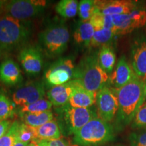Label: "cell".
<instances>
[{
  "label": "cell",
  "instance_id": "obj_1",
  "mask_svg": "<svg viewBox=\"0 0 146 146\" xmlns=\"http://www.w3.org/2000/svg\"><path fill=\"white\" fill-rule=\"evenodd\" d=\"M145 86V84L136 77L121 88H112L118 101V110L114 123L116 131H122L132 123L137 112L144 103Z\"/></svg>",
  "mask_w": 146,
  "mask_h": 146
},
{
  "label": "cell",
  "instance_id": "obj_2",
  "mask_svg": "<svg viewBox=\"0 0 146 146\" xmlns=\"http://www.w3.org/2000/svg\"><path fill=\"white\" fill-rule=\"evenodd\" d=\"M32 33L30 21H20L10 16H0V50L10 53L24 46Z\"/></svg>",
  "mask_w": 146,
  "mask_h": 146
},
{
  "label": "cell",
  "instance_id": "obj_3",
  "mask_svg": "<svg viewBox=\"0 0 146 146\" xmlns=\"http://www.w3.org/2000/svg\"><path fill=\"white\" fill-rule=\"evenodd\" d=\"M73 80L88 90L98 92L108 83L109 74L101 68L98 54L92 53L84 56L75 66Z\"/></svg>",
  "mask_w": 146,
  "mask_h": 146
},
{
  "label": "cell",
  "instance_id": "obj_4",
  "mask_svg": "<svg viewBox=\"0 0 146 146\" xmlns=\"http://www.w3.org/2000/svg\"><path fill=\"white\" fill-rule=\"evenodd\" d=\"M114 137V127L96 117L74 135L73 142L77 146H102L113 141Z\"/></svg>",
  "mask_w": 146,
  "mask_h": 146
},
{
  "label": "cell",
  "instance_id": "obj_5",
  "mask_svg": "<svg viewBox=\"0 0 146 146\" xmlns=\"http://www.w3.org/2000/svg\"><path fill=\"white\" fill-rule=\"evenodd\" d=\"M57 114V122L64 135H74L90 120L98 117L96 108H75L69 104L60 108H55Z\"/></svg>",
  "mask_w": 146,
  "mask_h": 146
},
{
  "label": "cell",
  "instance_id": "obj_6",
  "mask_svg": "<svg viewBox=\"0 0 146 146\" xmlns=\"http://www.w3.org/2000/svg\"><path fill=\"white\" fill-rule=\"evenodd\" d=\"M69 40L68 29L62 21L50 24L39 35L40 47L49 58L62 54L67 49Z\"/></svg>",
  "mask_w": 146,
  "mask_h": 146
},
{
  "label": "cell",
  "instance_id": "obj_7",
  "mask_svg": "<svg viewBox=\"0 0 146 146\" xmlns=\"http://www.w3.org/2000/svg\"><path fill=\"white\" fill-rule=\"evenodd\" d=\"M47 3V1L44 0L6 1L3 7V12L5 15L20 21H29L43 13Z\"/></svg>",
  "mask_w": 146,
  "mask_h": 146
},
{
  "label": "cell",
  "instance_id": "obj_8",
  "mask_svg": "<svg viewBox=\"0 0 146 146\" xmlns=\"http://www.w3.org/2000/svg\"><path fill=\"white\" fill-rule=\"evenodd\" d=\"M75 66L69 58H60L52 64L44 74V83L47 87L63 85L72 81Z\"/></svg>",
  "mask_w": 146,
  "mask_h": 146
},
{
  "label": "cell",
  "instance_id": "obj_9",
  "mask_svg": "<svg viewBox=\"0 0 146 146\" xmlns=\"http://www.w3.org/2000/svg\"><path fill=\"white\" fill-rule=\"evenodd\" d=\"M96 112L98 117L110 123L116 118L118 110L117 96L114 90L106 85L97 92Z\"/></svg>",
  "mask_w": 146,
  "mask_h": 146
},
{
  "label": "cell",
  "instance_id": "obj_10",
  "mask_svg": "<svg viewBox=\"0 0 146 146\" xmlns=\"http://www.w3.org/2000/svg\"><path fill=\"white\" fill-rule=\"evenodd\" d=\"M18 60L27 75H39L43 67V51L37 45H27L20 50Z\"/></svg>",
  "mask_w": 146,
  "mask_h": 146
},
{
  "label": "cell",
  "instance_id": "obj_11",
  "mask_svg": "<svg viewBox=\"0 0 146 146\" xmlns=\"http://www.w3.org/2000/svg\"><path fill=\"white\" fill-rule=\"evenodd\" d=\"M45 85L41 81H30L21 85L12 94V100L18 107H22L43 99Z\"/></svg>",
  "mask_w": 146,
  "mask_h": 146
},
{
  "label": "cell",
  "instance_id": "obj_12",
  "mask_svg": "<svg viewBox=\"0 0 146 146\" xmlns=\"http://www.w3.org/2000/svg\"><path fill=\"white\" fill-rule=\"evenodd\" d=\"M116 35L130 33L146 25V11L137 10L129 14L112 16Z\"/></svg>",
  "mask_w": 146,
  "mask_h": 146
},
{
  "label": "cell",
  "instance_id": "obj_13",
  "mask_svg": "<svg viewBox=\"0 0 146 146\" xmlns=\"http://www.w3.org/2000/svg\"><path fill=\"white\" fill-rule=\"evenodd\" d=\"M131 66L137 78L146 84V36L134 40L131 45Z\"/></svg>",
  "mask_w": 146,
  "mask_h": 146
},
{
  "label": "cell",
  "instance_id": "obj_14",
  "mask_svg": "<svg viewBox=\"0 0 146 146\" xmlns=\"http://www.w3.org/2000/svg\"><path fill=\"white\" fill-rule=\"evenodd\" d=\"M137 77L134 70L125 56L118 60L114 70L109 75L108 83L112 89H120Z\"/></svg>",
  "mask_w": 146,
  "mask_h": 146
},
{
  "label": "cell",
  "instance_id": "obj_15",
  "mask_svg": "<svg viewBox=\"0 0 146 146\" xmlns=\"http://www.w3.org/2000/svg\"><path fill=\"white\" fill-rule=\"evenodd\" d=\"M96 8L104 15H120L129 14L137 9L135 1L127 0L96 1Z\"/></svg>",
  "mask_w": 146,
  "mask_h": 146
},
{
  "label": "cell",
  "instance_id": "obj_16",
  "mask_svg": "<svg viewBox=\"0 0 146 146\" xmlns=\"http://www.w3.org/2000/svg\"><path fill=\"white\" fill-rule=\"evenodd\" d=\"M72 86L68 104L75 108H90L94 106L96 101L97 92H93L85 88L75 80L70 81Z\"/></svg>",
  "mask_w": 146,
  "mask_h": 146
},
{
  "label": "cell",
  "instance_id": "obj_17",
  "mask_svg": "<svg viewBox=\"0 0 146 146\" xmlns=\"http://www.w3.org/2000/svg\"><path fill=\"white\" fill-rule=\"evenodd\" d=\"M23 80L19 66L12 59L8 58L0 64V81L7 86H14Z\"/></svg>",
  "mask_w": 146,
  "mask_h": 146
},
{
  "label": "cell",
  "instance_id": "obj_18",
  "mask_svg": "<svg viewBox=\"0 0 146 146\" xmlns=\"http://www.w3.org/2000/svg\"><path fill=\"white\" fill-rule=\"evenodd\" d=\"M71 94L72 86L70 81L68 83L53 87L47 92V100L55 108H60L68 104Z\"/></svg>",
  "mask_w": 146,
  "mask_h": 146
},
{
  "label": "cell",
  "instance_id": "obj_19",
  "mask_svg": "<svg viewBox=\"0 0 146 146\" xmlns=\"http://www.w3.org/2000/svg\"><path fill=\"white\" fill-rule=\"evenodd\" d=\"M95 31L94 27L89 21H81L78 24L73 34V39L78 45L89 47Z\"/></svg>",
  "mask_w": 146,
  "mask_h": 146
},
{
  "label": "cell",
  "instance_id": "obj_20",
  "mask_svg": "<svg viewBox=\"0 0 146 146\" xmlns=\"http://www.w3.org/2000/svg\"><path fill=\"white\" fill-rule=\"evenodd\" d=\"M36 141L41 140L58 139L62 137V132L56 119L50 120L41 127L36 128Z\"/></svg>",
  "mask_w": 146,
  "mask_h": 146
},
{
  "label": "cell",
  "instance_id": "obj_21",
  "mask_svg": "<svg viewBox=\"0 0 146 146\" xmlns=\"http://www.w3.org/2000/svg\"><path fill=\"white\" fill-rule=\"evenodd\" d=\"M98 62L101 68L107 73L110 74L114 69L116 56L115 52L110 45L100 47L98 53Z\"/></svg>",
  "mask_w": 146,
  "mask_h": 146
},
{
  "label": "cell",
  "instance_id": "obj_22",
  "mask_svg": "<svg viewBox=\"0 0 146 146\" xmlns=\"http://www.w3.org/2000/svg\"><path fill=\"white\" fill-rule=\"evenodd\" d=\"M23 123L34 128H38L50 120L54 119L53 112L51 111L40 113H27L19 115Z\"/></svg>",
  "mask_w": 146,
  "mask_h": 146
},
{
  "label": "cell",
  "instance_id": "obj_23",
  "mask_svg": "<svg viewBox=\"0 0 146 146\" xmlns=\"http://www.w3.org/2000/svg\"><path fill=\"white\" fill-rule=\"evenodd\" d=\"M116 35L112 31L106 29H96L94 31V36L91 39L90 47H103L105 45H110L113 41L114 36Z\"/></svg>",
  "mask_w": 146,
  "mask_h": 146
},
{
  "label": "cell",
  "instance_id": "obj_24",
  "mask_svg": "<svg viewBox=\"0 0 146 146\" xmlns=\"http://www.w3.org/2000/svg\"><path fill=\"white\" fill-rule=\"evenodd\" d=\"M52 104L46 99H41L38 100L31 104L24 106L22 107H18L16 108V112L18 115L27 114V113H40L51 111L52 107Z\"/></svg>",
  "mask_w": 146,
  "mask_h": 146
},
{
  "label": "cell",
  "instance_id": "obj_25",
  "mask_svg": "<svg viewBox=\"0 0 146 146\" xmlns=\"http://www.w3.org/2000/svg\"><path fill=\"white\" fill-rule=\"evenodd\" d=\"M78 3L76 0H62L56 6V12L64 18L74 17L78 13Z\"/></svg>",
  "mask_w": 146,
  "mask_h": 146
},
{
  "label": "cell",
  "instance_id": "obj_26",
  "mask_svg": "<svg viewBox=\"0 0 146 146\" xmlns=\"http://www.w3.org/2000/svg\"><path fill=\"white\" fill-rule=\"evenodd\" d=\"M15 104L4 91L0 90V121L12 118L16 113Z\"/></svg>",
  "mask_w": 146,
  "mask_h": 146
},
{
  "label": "cell",
  "instance_id": "obj_27",
  "mask_svg": "<svg viewBox=\"0 0 146 146\" xmlns=\"http://www.w3.org/2000/svg\"><path fill=\"white\" fill-rule=\"evenodd\" d=\"M96 10V1L82 0L78 3V13L81 21H89Z\"/></svg>",
  "mask_w": 146,
  "mask_h": 146
},
{
  "label": "cell",
  "instance_id": "obj_28",
  "mask_svg": "<svg viewBox=\"0 0 146 146\" xmlns=\"http://www.w3.org/2000/svg\"><path fill=\"white\" fill-rule=\"evenodd\" d=\"M16 139L23 143L29 144L32 142H36V128L31 127L25 123H21Z\"/></svg>",
  "mask_w": 146,
  "mask_h": 146
},
{
  "label": "cell",
  "instance_id": "obj_29",
  "mask_svg": "<svg viewBox=\"0 0 146 146\" xmlns=\"http://www.w3.org/2000/svg\"><path fill=\"white\" fill-rule=\"evenodd\" d=\"M21 123L15 120L12 123L9 130L2 137L0 138V146H13L15 143Z\"/></svg>",
  "mask_w": 146,
  "mask_h": 146
},
{
  "label": "cell",
  "instance_id": "obj_30",
  "mask_svg": "<svg viewBox=\"0 0 146 146\" xmlns=\"http://www.w3.org/2000/svg\"><path fill=\"white\" fill-rule=\"evenodd\" d=\"M131 127L134 130L146 128V102H144L137 112Z\"/></svg>",
  "mask_w": 146,
  "mask_h": 146
},
{
  "label": "cell",
  "instance_id": "obj_31",
  "mask_svg": "<svg viewBox=\"0 0 146 146\" xmlns=\"http://www.w3.org/2000/svg\"><path fill=\"white\" fill-rule=\"evenodd\" d=\"M130 146H146V128L133 131L129 137Z\"/></svg>",
  "mask_w": 146,
  "mask_h": 146
},
{
  "label": "cell",
  "instance_id": "obj_32",
  "mask_svg": "<svg viewBox=\"0 0 146 146\" xmlns=\"http://www.w3.org/2000/svg\"><path fill=\"white\" fill-rule=\"evenodd\" d=\"M38 146H71L66 140L64 139L53 140H41L36 141Z\"/></svg>",
  "mask_w": 146,
  "mask_h": 146
},
{
  "label": "cell",
  "instance_id": "obj_33",
  "mask_svg": "<svg viewBox=\"0 0 146 146\" xmlns=\"http://www.w3.org/2000/svg\"><path fill=\"white\" fill-rule=\"evenodd\" d=\"M12 123L10 120L0 121V138L2 137L4 135L8 132Z\"/></svg>",
  "mask_w": 146,
  "mask_h": 146
},
{
  "label": "cell",
  "instance_id": "obj_34",
  "mask_svg": "<svg viewBox=\"0 0 146 146\" xmlns=\"http://www.w3.org/2000/svg\"><path fill=\"white\" fill-rule=\"evenodd\" d=\"M29 143H23V142H21L18 140L16 139L15 143L13 145V146H28Z\"/></svg>",
  "mask_w": 146,
  "mask_h": 146
},
{
  "label": "cell",
  "instance_id": "obj_35",
  "mask_svg": "<svg viewBox=\"0 0 146 146\" xmlns=\"http://www.w3.org/2000/svg\"><path fill=\"white\" fill-rule=\"evenodd\" d=\"M6 1H3V0H0V15L3 12V7Z\"/></svg>",
  "mask_w": 146,
  "mask_h": 146
},
{
  "label": "cell",
  "instance_id": "obj_36",
  "mask_svg": "<svg viewBox=\"0 0 146 146\" xmlns=\"http://www.w3.org/2000/svg\"><path fill=\"white\" fill-rule=\"evenodd\" d=\"M28 146H38V145L36 142H32V143H29Z\"/></svg>",
  "mask_w": 146,
  "mask_h": 146
},
{
  "label": "cell",
  "instance_id": "obj_37",
  "mask_svg": "<svg viewBox=\"0 0 146 146\" xmlns=\"http://www.w3.org/2000/svg\"><path fill=\"white\" fill-rule=\"evenodd\" d=\"M144 102H146V84L145 86V92H144Z\"/></svg>",
  "mask_w": 146,
  "mask_h": 146
},
{
  "label": "cell",
  "instance_id": "obj_38",
  "mask_svg": "<svg viewBox=\"0 0 146 146\" xmlns=\"http://www.w3.org/2000/svg\"><path fill=\"white\" fill-rule=\"evenodd\" d=\"M2 55H3V53L1 52V50H0V59H1V56H2Z\"/></svg>",
  "mask_w": 146,
  "mask_h": 146
},
{
  "label": "cell",
  "instance_id": "obj_39",
  "mask_svg": "<svg viewBox=\"0 0 146 146\" xmlns=\"http://www.w3.org/2000/svg\"><path fill=\"white\" fill-rule=\"evenodd\" d=\"M118 146H121V145H118Z\"/></svg>",
  "mask_w": 146,
  "mask_h": 146
}]
</instances>
